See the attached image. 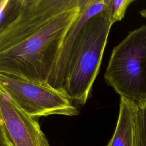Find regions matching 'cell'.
<instances>
[{
  "mask_svg": "<svg viewBox=\"0 0 146 146\" xmlns=\"http://www.w3.org/2000/svg\"><path fill=\"white\" fill-rule=\"evenodd\" d=\"M83 0H5L0 5V73L47 83Z\"/></svg>",
  "mask_w": 146,
  "mask_h": 146,
  "instance_id": "6da1fadb",
  "label": "cell"
},
{
  "mask_svg": "<svg viewBox=\"0 0 146 146\" xmlns=\"http://www.w3.org/2000/svg\"><path fill=\"white\" fill-rule=\"evenodd\" d=\"M113 24L108 10L90 18L73 46L66 70L63 91L72 101L84 104L99 73Z\"/></svg>",
  "mask_w": 146,
  "mask_h": 146,
  "instance_id": "7a4b0ae2",
  "label": "cell"
},
{
  "mask_svg": "<svg viewBox=\"0 0 146 146\" xmlns=\"http://www.w3.org/2000/svg\"><path fill=\"white\" fill-rule=\"evenodd\" d=\"M104 77L120 97L146 102V25L130 31L113 48Z\"/></svg>",
  "mask_w": 146,
  "mask_h": 146,
  "instance_id": "3957f363",
  "label": "cell"
},
{
  "mask_svg": "<svg viewBox=\"0 0 146 146\" xmlns=\"http://www.w3.org/2000/svg\"><path fill=\"white\" fill-rule=\"evenodd\" d=\"M0 91L21 110L36 119L54 115L74 116L79 113L65 94L47 83L30 82L0 73Z\"/></svg>",
  "mask_w": 146,
  "mask_h": 146,
  "instance_id": "277c9868",
  "label": "cell"
},
{
  "mask_svg": "<svg viewBox=\"0 0 146 146\" xmlns=\"http://www.w3.org/2000/svg\"><path fill=\"white\" fill-rule=\"evenodd\" d=\"M0 146H50L38 119L0 91Z\"/></svg>",
  "mask_w": 146,
  "mask_h": 146,
  "instance_id": "5b68a950",
  "label": "cell"
},
{
  "mask_svg": "<svg viewBox=\"0 0 146 146\" xmlns=\"http://www.w3.org/2000/svg\"><path fill=\"white\" fill-rule=\"evenodd\" d=\"M106 7L105 0H83L79 15L68 30L47 84L64 93L63 88L70 56L76 39L88 20Z\"/></svg>",
  "mask_w": 146,
  "mask_h": 146,
  "instance_id": "8992f818",
  "label": "cell"
},
{
  "mask_svg": "<svg viewBox=\"0 0 146 146\" xmlns=\"http://www.w3.org/2000/svg\"><path fill=\"white\" fill-rule=\"evenodd\" d=\"M138 104L120 97L118 119L106 146H136L135 119Z\"/></svg>",
  "mask_w": 146,
  "mask_h": 146,
  "instance_id": "52a82bcc",
  "label": "cell"
},
{
  "mask_svg": "<svg viewBox=\"0 0 146 146\" xmlns=\"http://www.w3.org/2000/svg\"><path fill=\"white\" fill-rule=\"evenodd\" d=\"M136 146H146V102L138 104L135 119Z\"/></svg>",
  "mask_w": 146,
  "mask_h": 146,
  "instance_id": "ba28073f",
  "label": "cell"
},
{
  "mask_svg": "<svg viewBox=\"0 0 146 146\" xmlns=\"http://www.w3.org/2000/svg\"><path fill=\"white\" fill-rule=\"evenodd\" d=\"M134 2V0H105L112 23L121 21L128 6Z\"/></svg>",
  "mask_w": 146,
  "mask_h": 146,
  "instance_id": "9c48e42d",
  "label": "cell"
},
{
  "mask_svg": "<svg viewBox=\"0 0 146 146\" xmlns=\"http://www.w3.org/2000/svg\"><path fill=\"white\" fill-rule=\"evenodd\" d=\"M140 14L144 18L146 19V8L143 9L140 11Z\"/></svg>",
  "mask_w": 146,
  "mask_h": 146,
  "instance_id": "30bf717a",
  "label": "cell"
}]
</instances>
